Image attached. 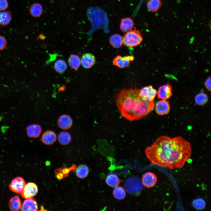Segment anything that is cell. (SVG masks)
Wrapping results in <instances>:
<instances>
[{"mask_svg":"<svg viewBox=\"0 0 211 211\" xmlns=\"http://www.w3.org/2000/svg\"><path fill=\"white\" fill-rule=\"evenodd\" d=\"M109 42L114 48H119L123 44L122 37L118 34H113L110 38Z\"/></svg>","mask_w":211,"mask_h":211,"instance_id":"obj_18","label":"cell"},{"mask_svg":"<svg viewBox=\"0 0 211 211\" xmlns=\"http://www.w3.org/2000/svg\"><path fill=\"white\" fill-rule=\"evenodd\" d=\"M25 185V183L24 179L21 177H18L12 180L9 186L12 191L21 194Z\"/></svg>","mask_w":211,"mask_h":211,"instance_id":"obj_9","label":"cell"},{"mask_svg":"<svg viewBox=\"0 0 211 211\" xmlns=\"http://www.w3.org/2000/svg\"><path fill=\"white\" fill-rule=\"evenodd\" d=\"M123 44L129 47L138 46L143 40L140 32L135 28L125 33L122 37Z\"/></svg>","mask_w":211,"mask_h":211,"instance_id":"obj_3","label":"cell"},{"mask_svg":"<svg viewBox=\"0 0 211 211\" xmlns=\"http://www.w3.org/2000/svg\"><path fill=\"white\" fill-rule=\"evenodd\" d=\"M145 152L152 164L171 169L182 168L192 154L190 143L180 136H161Z\"/></svg>","mask_w":211,"mask_h":211,"instance_id":"obj_1","label":"cell"},{"mask_svg":"<svg viewBox=\"0 0 211 211\" xmlns=\"http://www.w3.org/2000/svg\"><path fill=\"white\" fill-rule=\"evenodd\" d=\"M42 10L41 5L39 4L35 3L31 6L29 9V12L32 16L38 17L41 14Z\"/></svg>","mask_w":211,"mask_h":211,"instance_id":"obj_26","label":"cell"},{"mask_svg":"<svg viewBox=\"0 0 211 211\" xmlns=\"http://www.w3.org/2000/svg\"><path fill=\"white\" fill-rule=\"evenodd\" d=\"M10 209L12 211H18L21 208V200L18 196L12 198L9 203Z\"/></svg>","mask_w":211,"mask_h":211,"instance_id":"obj_21","label":"cell"},{"mask_svg":"<svg viewBox=\"0 0 211 211\" xmlns=\"http://www.w3.org/2000/svg\"><path fill=\"white\" fill-rule=\"evenodd\" d=\"M155 109L156 113L158 115H167L169 113L170 107L168 101L162 99L156 103Z\"/></svg>","mask_w":211,"mask_h":211,"instance_id":"obj_8","label":"cell"},{"mask_svg":"<svg viewBox=\"0 0 211 211\" xmlns=\"http://www.w3.org/2000/svg\"><path fill=\"white\" fill-rule=\"evenodd\" d=\"M7 44L6 38L3 36L0 35V50H4L6 47Z\"/></svg>","mask_w":211,"mask_h":211,"instance_id":"obj_30","label":"cell"},{"mask_svg":"<svg viewBox=\"0 0 211 211\" xmlns=\"http://www.w3.org/2000/svg\"><path fill=\"white\" fill-rule=\"evenodd\" d=\"M59 142L62 145H66L69 144L71 140V137L69 133L63 131L59 133L58 136Z\"/></svg>","mask_w":211,"mask_h":211,"instance_id":"obj_25","label":"cell"},{"mask_svg":"<svg viewBox=\"0 0 211 211\" xmlns=\"http://www.w3.org/2000/svg\"><path fill=\"white\" fill-rule=\"evenodd\" d=\"M57 124L59 127L62 129L67 130L70 128L72 126V121L69 115H63L59 118Z\"/></svg>","mask_w":211,"mask_h":211,"instance_id":"obj_14","label":"cell"},{"mask_svg":"<svg viewBox=\"0 0 211 211\" xmlns=\"http://www.w3.org/2000/svg\"><path fill=\"white\" fill-rule=\"evenodd\" d=\"M204 85L206 89L208 91H211V77H208L205 81Z\"/></svg>","mask_w":211,"mask_h":211,"instance_id":"obj_32","label":"cell"},{"mask_svg":"<svg viewBox=\"0 0 211 211\" xmlns=\"http://www.w3.org/2000/svg\"><path fill=\"white\" fill-rule=\"evenodd\" d=\"M157 178L154 173L148 172L145 173L142 178L143 185L146 187L150 188L154 186L157 181Z\"/></svg>","mask_w":211,"mask_h":211,"instance_id":"obj_10","label":"cell"},{"mask_svg":"<svg viewBox=\"0 0 211 211\" xmlns=\"http://www.w3.org/2000/svg\"><path fill=\"white\" fill-rule=\"evenodd\" d=\"M68 64L69 67L74 70H77L80 67L81 59L77 55H71L68 58Z\"/></svg>","mask_w":211,"mask_h":211,"instance_id":"obj_16","label":"cell"},{"mask_svg":"<svg viewBox=\"0 0 211 211\" xmlns=\"http://www.w3.org/2000/svg\"><path fill=\"white\" fill-rule=\"evenodd\" d=\"M162 5L161 0H149L147 4V7L149 11L154 12L158 11Z\"/></svg>","mask_w":211,"mask_h":211,"instance_id":"obj_20","label":"cell"},{"mask_svg":"<svg viewBox=\"0 0 211 211\" xmlns=\"http://www.w3.org/2000/svg\"><path fill=\"white\" fill-rule=\"evenodd\" d=\"M96 58L92 54L89 53L83 54L81 59V63L85 68L89 69L95 63Z\"/></svg>","mask_w":211,"mask_h":211,"instance_id":"obj_11","label":"cell"},{"mask_svg":"<svg viewBox=\"0 0 211 211\" xmlns=\"http://www.w3.org/2000/svg\"><path fill=\"white\" fill-rule=\"evenodd\" d=\"M139 94L141 98L148 102L154 101L157 95V91L151 85L143 87L139 90Z\"/></svg>","mask_w":211,"mask_h":211,"instance_id":"obj_4","label":"cell"},{"mask_svg":"<svg viewBox=\"0 0 211 211\" xmlns=\"http://www.w3.org/2000/svg\"><path fill=\"white\" fill-rule=\"evenodd\" d=\"M56 135L55 132L50 130L45 132L41 137L42 142L47 145L53 144L56 141Z\"/></svg>","mask_w":211,"mask_h":211,"instance_id":"obj_15","label":"cell"},{"mask_svg":"<svg viewBox=\"0 0 211 211\" xmlns=\"http://www.w3.org/2000/svg\"><path fill=\"white\" fill-rule=\"evenodd\" d=\"M38 188L35 183L29 182L26 184L22 192V196L25 199L33 198L38 193Z\"/></svg>","mask_w":211,"mask_h":211,"instance_id":"obj_6","label":"cell"},{"mask_svg":"<svg viewBox=\"0 0 211 211\" xmlns=\"http://www.w3.org/2000/svg\"><path fill=\"white\" fill-rule=\"evenodd\" d=\"M67 68L66 62L62 59H59L55 61L54 64V68L57 73L60 74L63 73Z\"/></svg>","mask_w":211,"mask_h":211,"instance_id":"obj_24","label":"cell"},{"mask_svg":"<svg viewBox=\"0 0 211 211\" xmlns=\"http://www.w3.org/2000/svg\"><path fill=\"white\" fill-rule=\"evenodd\" d=\"M12 19L11 12L8 11L0 12V25L5 26L10 23Z\"/></svg>","mask_w":211,"mask_h":211,"instance_id":"obj_22","label":"cell"},{"mask_svg":"<svg viewBox=\"0 0 211 211\" xmlns=\"http://www.w3.org/2000/svg\"><path fill=\"white\" fill-rule=\"evenodd\" d=\"M139 89L135 87L122 89L116 94L115 103L122 116L133 121L146 116L154 108V101L143 100L139 94Z\"/></svg>","mask_w":211,"mask_h":211,"instance_id":"obj_2","label":"cell"},{"mask_svg":"<svg viewBox=\"0 0 211 211\" xmlns=\"http://www.w3.org/2000/svg\"><path fill=\"white\" fill-rule=\"evenodd\" d=\"M8 5L7 0H0V11L5 10L8 8Z\"/></svg>","mask_w":211,"mask_h":211,"instance_id":"obj_31","label":"cell"},{"mask_svg":"<svg viewBox=\"0 0 211 211\" xmlns=\"http://www.w3.org/2000/svg\"><path fill=\"white\" fill-rule=\"evenodd\" d=\"M195 102L198 105L203 106L206 104L208 100V96L204 93H198L195 97Z\"/></svg>","mask_w":211,"mask_h":211,"instance_id":"obj_27","label":"cell"},{"mask_svg":"<svg viewBox=\"0 0 211 211\" xmlns=\"http://www.w3.org/2000/svg\"><path fill=\"white\" fill-rule=\"evenodd\" d=\"M134 26L133 20L130 18H125L121 20L120 27L122 31L126 33L132 30Z\"/></svg>","mask_w":211,"mask_h":211,"instance_id":"obj_17","label":"cell"},{"mask_svg":"<svg viewBox=\"0 0 211 211\" xmlns=\"http://www.w3.org/2000/svg\"><path fill=\"white\" fill-rule=\"evenodd\" d=\"M106 182L109 186L115 188L118 186L120 181L117 175L113 173H111L106 177Z\"/></svg>","mask_w":211,"mask_h":211,"instance_id":"obj_19","label":"cell"},{"mask_svg":"<svg viewBox=\"0 0 211 211\" xmlns=\"http://www.w3.org/2000/svg\"><path fill=\"white\" fill-rule=\"evenodd\" d=\"M89 172L88 167L85 164L79 165L76 170V176L80 178H84L87 176Z\"/></svg>","mask_w":211,"mask_h":211,"instance_id":"obj_23","label":"cell"},{"mask_svg":"<svg viewBox=\"0 0 211 211\" xmlns=\"http://www.w3.org/2000/svg\"><path fill=\"white\" fill-rule=\"evenodd\" d=\"M172 95V89L171 85L169 84L160 86L157 91V97L162 100L169 99Z\"/></svg>","mask_w":211,"mask_h":211,"instance_id":"obj_7","label":"cell"},{"mask_svg":"<svg viewBox=\"0 0 211 211\" xmlns=\"http://www.w3.org/2000/svg\"><path fill=\"white\" fill-rule=\"evenodd\" d=\"M134 59V56L132 55L122 57L120 55H118L113 60V63L119 68H123L128 67L130 62L133 61Z\"/></svg>","mask_w":211,"mask_h":211,"instance_id":"obj_5","label":"cell"},{"mask_svg":"<svg viewBox=\"0 0 211 211\" xmlns=\"http://www.w3.org/2000/svg\"><path fill=\"white\" fill-rule=\"evenodd\" d=\"M113 194L115 198L118 200L124 199L126 196V193L124 188L121 186H118L113 190Z\"/></svg>","mask_w":211,"mask_h":211,"instance_id":"obj_28","label":"cell"},{"mask_svg":"<svg viewBox=\"0 0 211 211\" xmlns=\"http://www.w3.org/2000/svg\"><path fill=\"white\" fill-rule=\"evenodd\" d=\"M26 131L27 135L29 137L36 138L40 135L42 132V129L39 124H32L27 126Z\"/></svg>","mask_w":211,"mask_h":211,"instance_id":"obj_12","label":"cell"},{"mask_svg":"<svg viewBox=\"0 0 211 211\" xmlns=\"http://www.w3.org/2000/svg\"><path fill=\"white\" fill-rule=\"evenodd\" d=\"M38 209L36 201L33 198L26 199L21 205V210L23 211H35Z\"/></svg>","mask_w":211,"mask_h":211,"instance_id":"obj_13","label":"cell"},{"mask_svg":"<svg viewBox=\"0 0 211 211\" xmlns=\"http://www.w3.org/2000/svg\"><path fill=\"white\" fill-rule=\"evenodd\" d=\"M192 204L193 206L195 209L198 210H203L206 206L205 201L200 198H198L193 200Z\"/></svg>","mask_w":211,"mask_h":211,"instance_id":"obj_29","label":"cell"}]
</instances>
